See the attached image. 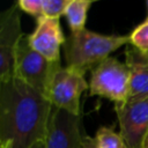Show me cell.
Returning a JSON list of instances; mask_svg holds the SVG:
<instances>
[{"mask_svg": "<svg viewBox=\"0 0 148 148\" xmlns=\"http://www.w3.org/2000/svg\"><path fill=\"white\" fill-rule=\"evenodd\" d=\"M52 105L18 77L0 83V140L13 148L45 141Z\"/></svg>", "mask_w": 148, "mask_h": 148, "instance_id": "cell-1", "label": "cell"}, {"mask_svg": "<svg viewBox=\"0 0 148 148\" xmlns=\"http://www.w3.org/2000/svg\"><path fill=\"white\" fill-rule=\"evenodd\" d=\"M130 44V36L103 35L84 29L66 37L64 53L66 66L87 72L109 58L119 47Z\"/></svg>", "mask_w": 148, "mask_h": 148, "instance_id": "cell-2", "label": "cell"}, {"mask_svg": "<svg viewBox=\"0 0 148 148\" xmlns=\"http://www.w3.org/2000/svg\"><path fill=\"white\" fill-rule=\"evenodd\" d=\"M84 74L82 69L57 64L46 84L44 97L52 106L80 116V98L89 88Z\"/></svg>", "mask_w": 148, "mask_h": 148, "instance_id": "cell-3", "label": "cell"}, {"mask_svg": "<svg viewBox=\"0 0 148 148\" xmlns=\"http://www.w3.org/2000/svg\"><path fill=\"white\" fill-rule=\"evenodd\" d=\"M89 91L91 96L110 99L114 105L130 97V71L125 62L109 57L91 69Z\"/></svg>", "mask_w": 148, "mask_h": 148, "instance_id": "cell-4", "label": "cell"}, {"mask_svg": "<svg viewBox=\"0 0 148 148\" xmlns=\"http://www.w3.org/2000/svg\"><path fill=\"white\" fill-rule=\"evenodd\" d=\"M59 62H51L35 51L29 43V35L23 34L16 47L15 76L44 95L51 73Z\"/></svg>", "mask_w": 148, "mask_h": 148, "instance_id": "cell-5", "label": "cell"}, {"mask_svg": "<svg viewBox=\"0 0 148 148\" xmlns=\"http://www.w3.org/2000/svg\"><path fill=\"white\" fill-rule=\"evenodd\" d=\"M125 148H143L148 134V98L127 99L114 105Z\"/></svg>", "mask_w": 148, "mask_h": 148, "instance_id": "cell-6", "label": "cell"}, {"mask_svg": "<svg viewBox=\"0 0 148 148\" xmlns=\"http://www.w3.org/2000/svg\"><path fill=\"white\" fill-rule=\"evenodd\" d=\"M16 2L0 13V83L15 76L16 47L23 36Z\"/></svg>", "mask_w": 148, "mask_h": 148, "instance_id": "cell-7", "label": "cell"}, {"mask_svg": "<svg viewBox=\"0 0 148 148\" xmlns=\"http://www.w3.org/2000/svg\"><path fill=\"white\" fill-rule=\"evenodd\" d=\"M84 140L80 116L52 106L45 148H83Z\"/></svg>", "mask_w": 148, "mask_h": 148, "instance_id": "cell-8", "label": "cell"}, {"mask_svg": "<svg viewBox=\"0 0 148 148\" xmlns=\"http://www.w3.org/2000/svg\"><path fill=\"white\" fill-rule=\"evenodd\" d=\"M66 37L62 32L59 18L39 17L32 34L29 35L31 47L51 62L60 61V49Z\"/></svg>", "mask_w": 148, "mask_h": 148, "instance_id": "cell-9", "label": "cell"}, {"mask_svg": "<svg viewBox=\"0 0 148 148\" xmlns=\"http://www.w3.org/2000/svg\"><path fill=\"white\" fill-rule=\"evenodd\" d=\"M125 64L130 71L128 99L148 98V58L130 44L126 47Z\"/></svg>", "mask_w": 148, "mask_h": 148, "instance_id": "cell-10", "label": "cell"}, {"mask_svg": "<svg viewBox=\"0 0 148 148\" xmlns=\"http://www.w3.org/2000/svg\"><path fill=\"white\" fill-rule=\"evenodd\" d=\"M91 5V0H69L65 10V16L72 34L80 32L86 29L87 14Z\"/></svg>", "mask_w": 148, "mask_h": 148, "instance_id": "cell-11", "label": "cell"}, {"mask_svg": "<svg viewBox=\"0 0 148 148\" xmlns=\"http://www.w3.org/2000/svg\"><path fill=\"white\" fill-rule=\"evenodd\" d=\"M92 146L94 148H125L120 133L108 126H102L97 130L92 139Z\"/></svg>", "mask_w": 148, "mask_h": 148, "instance_id": "cell-12", "label": "cell"}, {"mask_svg": "<svg viewBox=\"0 0 148 148\" xmlns=\"http://www.w3.org/2000/svg\"><path fill=\"white\" fill-rule=\"evenodd\" d=\"M128 36L130 44L132 46L138 49L143 54L148 53V18L136 25Z\"/></svg>", "mask_w": 148, "mask_h": 148, "instance_id": "cell-13", "label": "cell"}, {"mask_svg": "<svg viewBox=\"0 0 148 148\" xmlns=\"http://www.w3.org/2000/svg\"><path fill=\"white\" fill-rule=\"evenodd\" d=\"M68 2L69 0H43L42 16L60 18L61 15H65V10Z\"/></svg>", "mask_w": 148, "mask_h": 148, "instance_id": "cell-14", "label": "cell"}, {"mask_svg": "<svg viewBox=\"0 0 148 148\" xmlns=\"http://www.w3.org/2000/svg\"><path fill=\"white\" fill-rule=\"evenodd\" d=\"M20 10L25 12L36 18L42 17V7L43 0H20L16 2Z\"/></svg>", "mask_w": 148, "mask_h": 148, "instance_id": "cell-15", "label": "cell"}, {"mask_svg": "<svg viewBox=\"0 0 148 148\" xmlns=\"http://www.w3.org/2000/svg\"><path fill=\"white\" fill-rule=\"evenodd\" d=\"M83 148H94L92 146V139L89 138V136H86V140H84V145H83Z\"/></svg>", "mask_w": 148, "mask_h": 148, "instance_id": "cell-16", "label": "cell"}, {"mask_svg": "<svg viewBox=\"0 0 148 148\" xmlns=\"http://www.w3.org/2000/svg\"><path fill=\"white\" fill-rule=\"evenodd\" d=\"M0 148H13V145L8 143V142H3L2 140H0Z\"/></svg>", "mask_w": 148, "mask_h": 148, "instance_id": "cell-17", "label": "cell"}, {"mask_svg": "<svg viewBox=\"0 0 148 148\" xmlns=\"http://www.w3.org/2000/svg\"><path fill=\"white\" fill-rule=\"evenodd\" d=\"M31 148H45V145H44V141H42V142H38V143H36V145H34Z\"/></svg>", "mask_w": 148, "mask_h": 148, "instance_id": "cell-18", "label": "cell"}, {"mask_svg": "<svg viewBox=\"0 0 148 148\" xmlns=\"http://www.w3.org/2000/svg\"><path fill=\"white\" fill-rule=\"evenodd\" d=\"M143 148H148V134H147V136H146V139H145V143H143Z\"/></svg>", "mask_w": 148, "mask_h": 148, "instance_id": "cell-19", "label": "cell"}, {"mask_svg": "<svg viewBox=\"0 0 148 148\" xmlns=\"http://www.w3.org/2000/svg\"><path fill=\"white\" fill-rule=\"evenodd\" d=\"M146 9H147V17L146 18H148V1H146Z\"/></svg>", "mask_w": 148, "mask_h": 148, "instance_id": "cell-20", "label": "cell"}, {"mask_svg": "<svg viewBox=\"0 0 148 148\" xmlns=\"http://www.w3.org/2000/svg\"><path fill=\"white\" fill-rule=\"evenodd\" d=\"M146 57H147V58H148V53H147V54H146Z\"/></svg>", "mask_w": 148, "mask_h": 148, "instance_id": "cell-21", "label": "cell"}]
</instances>
